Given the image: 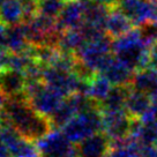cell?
Returning a JSON list of instances; mask_svg holds the SVG:
<instances>
[{"label": "cell", "mask_w": 157, "mask_h": 157, "mask_svg": "<svg viewBox=\"0 0 157 157\" xmlns=\"http://www.w3.org/2000/svg\"><path fill=\"white\" fill-rule=\"evenodd\" d=\"M27 87V78L25 73L7 68L0 73V90L7 97H14L25 94Z\"/></svg>", "instance_id": "8fae6325"}, {"label": "cell", "mask_w": 157, "mask_h": 157, "mask_svg": "<svg viewBox=\"0 0 157 157\" xmlns=\"http://www.w3.org/2000/svg\"><path fill=\"white\" fill-rule=\"evenodd\" d=\"M111 140L105 133H96L78 143V157H106Z\"/></svg>", "instance_id": "30bf717a"}, {"label": "cell", "mask_w": 157, "mask_h": 157, "mask_svg": "<svg viewBox=\"0 0 157 157\" xmlns=\"http://www.w3.org/2000/svg\"><path fill=\"white\" fill-rule=\"evenodd\" d=\"M0 22L6 27L25 23L22 0H5L0 10Z\"/></svg>", "instance_id": "2e32d148"}, {"label": "cell", "mask_w": 157, "mask_h": 157, "mask_svg": "<svg viewBox=\"0 0 157 157\" xmlns=\"http://www.w3.org/2000/svg\"><path fill=\"white\" fill-rule=\"evenodd\" d=\"M65 2L66 0H37V14L58 19Z\"/></svg>", "instance_id": "7402d4cb"}, {"label": "cell", "mask_w": 157, "mask_h": 157, "mask_svg": "<svg viewBox=\"0 0 157 157\" xmlns=\"http://www.w3.org/2000/svg\"><path fill=\"white\" fill-rule=\"evenodd\" d=\"M6 30H7V27L0 22V53L8 52L6 46Z\"/></svg>", "instance_id": "603a6c76"}, {"label": "cell", "mask_w": 157, "mask_h": 157, "mask_svg": "<svg viewBox=\"0 0 157 157\" xmlns=\"http://www.w3.org/2000/svg\"><path fill=\"white\" fill-rule=\"evenodd\" d=\"M86 42H87V38H86V36H84L81 28H78V29H69L60 33L57 46L61 51L76 53L78 50L83 46Z\"/></svg>", "instance_id": "ac0fdd59"}, {"label": "cell", "mask_w": 157, "mask_h": 157, "mask_svg": "<svg viewBox=\"0 0 157 157\" xmlns=\"http://www.w3.org/2000/svg\"><path fill=\"white\" fill-rule=\"evenodd\" d=\"M101 131L103 132L101 106L78 113L63 127L64 134L73 143H80Z\"/></svg>", "instance_id": "277c9868"}, {"label": "cell", "mask_w": 157, "mask_h": 157, "mask_svg": "<svg viewBox=\"0 0 157 157\" xmlns=\"http://www.w3.org/2000/svg\"><path fill=\"white\" fill-rule=\"evenodd\" d=\"M40 157H44V156H40Z\"/></svg>", "instance_id": "1f68e13d"}, {"label": "cell", "mask_w": 157, "mask_h": 157, "mask_svg": "<svg viewBox=\"0 0 157 157\" xmlns=\"http://www.w3.org/2000/svg\"><path fill=\"white\" fill-rule=\"evenodd\" d=\"M131 91H132L131 86H113L106 98L101 103V109L110 111L125 110L126 102Z\"/></svg>", "instance_id": "e0dca14e"}, {"label": "cell", "mask_w": 157, "mask_h": 157, "mask_svg": "<svg viewBox=\"0 0 157 157\" xmlns=\"http://www.w3.org/2000/svg\"><path fill=\"white\" fill-rule=\"evenodd\" d=\"M116 7L128 16L135 27H143L154 21L156 0H119Z\"/></svg>", "instance_id": "8992f818"}, {"label": "cell", "mask_w": 157, "mask_h": 157, "mask_svg": "<svg viewBox=\"0 0 157 157\" xmlns=\"http://www.w3.org/2000/svg\"><path fill=\"white\" fill-rule=\"evenodd\" d=\"M101 74H103L112 86H131L135 72L113 57Z\"/></svg>", "instance_id": "4fadbf2b"}, {"label": "cell", "mask_w": 157, "mask_h": 157, "mask_svg": "<svg viewBox=\"0 0 157 157\" xmlns=\"http://www.w3.org/2000/svg\"><path fill=\"white\" fill-rule=\"evenodd\" d=\"M5 124L14 128L22 137L36 143L49 134L53 127L49 118L35 110L25 94L8 97L2 109Z\"/></svg>", "instance_id": "6da1fadb"}, {"label": "cell", "mask_w": 157, "mask_h": 157, "mask_svg": "<svg viewBox=\"0 0 157 157\" xmlns=\"http://www.w3.org/2000/svg\"><path fill=\"white\" fill-rule=\"evenodd\" d=\"M151 45L143 36L142 28L135 27L126 35L113 40L112 51L118 60L137 72L149 67Z\"/></svg>", "instance_id": "7a4b0ae2"}, {"label": "cell", "mask_w": 157, "mask_h": 157, "mask_svg": "<svg viewBox=\"0 0 157 157\" xmlns=\"http://www.w3.org/2000/svg\"><path fill=\"white\" fill-rule=\"evenodd\" d=\"M157 86V71L154 68H144L141 71H137L134 74V78L132 80V87L133 90L141 91L150 95L152 90L156 88Z\"/></svg>", "instance_id": "ffe728a7"}, {"label": "cell", "mask_w": 157, "mask_h": 157, "mask_svg": "<svg viewBox=\"0 0 157 157\" xmlns=\"http://www.w3.org/2000/svg\"><path fill=\"white\" fill-rule=\"evenodd\" d=\"M0 141L10 150L12 157H40L36 143L22 137L8 124L0 129Z\"/></svg>", "instance_id": "ba28073f"}, {"label": "cell", "mask_w": 157, "mask_h": 157, "mask_svg": "<svg viewBox=\"0 0 157 157\" xmlns=\"http://www.w3.org/2000/svg\"><path fill=\"white\" fill-rule=\"evenodd\" d=\"M152 146H154V147H155V149H156V151H157V140H156V142L154 143V144H152Z\"/></svg>", "instance_id": "f546056e"}, {"label": "cell", "mask_w": 157, "mask_h": 157, "mask_svg": "<svg viewBox=\"0 0 157 157\" xmlns=\"http://www.w3.org/2000/svg\"><path fill=\"white\" fill-rule=\"evenodd\" d=\"M4 1H5V0H0V10H1V6L4 4Z\"/></svg>", "instance_id": "4dcf8cb0"}, {"label": "cell", "mask_w": 157, "mask_h": 157, "mask_svg": "<svg viewBox=\"0 0 157 157\" xmlns=\"http://www.w3.org/2000/svg\"><path fill=\"white\" fill-rule=\"evenodd\" d=\"M134 28H135L134 23L121 10H118L117 7L111 8L105 25V31L108 36H110L112 39H117L129 33Z\"/></svg>", "instance_id": "7c38bea8"}, {"label": "cell", "mask_w": 157, "mask_h": 157, "mask_svg": "<svg viewBox=\"0 0 157 157\" xmlns=\"http://www.w3.org/2000/svg\"><path fill=\"white\" fill-rule=\"evenodd\" d=\"M81 1H83V2H87V1L96 2V4H99V5L108 6L110 8H114L118 5V1L119 0H81Z\"/></svg>", "instance_id": "484cf974"}, {"label": "cell", "mask_w": 157, "mask_h": 157, "mask_svg": "<svg viewBox=\"0 0 157 157\" xmlns=\"http://www.w3.org/2000/svg\"><path fill=\"white\" fill-rule=\"evenodd\" d=\"M25 95L30 105L46 118H51L64 101V96L43 81H27Z\"/></svg>", "instance_id": "3957f363"}, {"label": "cell", "mask_w": 157, "mask_h": 157, "mask_svg": "<svg viewBox=\"0 0 157 157\" xmlns=\"http://www.w3.org/2000/svg\"><path fill=\"white\" fill-rule=\"evenodd\" d=\"M7 96H6L5 94L2 93L1 90H0V110H2L4 109V106H5L6 104V101H7Z\"/></svg>", "instance_id": "83f0119b"}, {"label": "cell", "mask_w": 157, "mask_h": 157, "mask_svg": "<svg viewBox=\"0 0 157 157\" xmlns=\"http://www.w3.org/2000/svg\"><path fill=\"white\" fill-rule=\"evenodd\" d=\"M8 52H5V53H0V73H2L5 69H7V66H6V54Z\"/></svg>", "instance_id": "4316f807"}, {"label": "cell", "mask_w": 157, "mask_h": 157, "mask_svg": "<svg viewBox=\"0 0 157 157\" xmlns=\"http://www.w3.org/2000/svg\"><path fill=\"white\" fill-rule=\"evenodd\" d=\"M4 124H5V121H4V117H2V110H0V129L2 128Z\"/></svg>", "instance_id": "f1b7e54d"}, {"label": "cell", "mask_w": 157, "mask_h": 157, "mask_svg": "<svg viewBox=\"0 0 157 157\" xmlns=\"http://www.w3.org/2000/svg\"><path fill=\"white\" fill-rule=\"evenodd\" d=\"M84 5H86V10H84V25L105 31L106 20H108L109 15H110L111 8L108 7V6L99 5V4L90 2V1L84 2Z\"/></svg>", "instance_id": "9a60e30c"}, {"label": "cell", "mask_w": 157, "mask_h": 157, "mask_svg": "<svg viewBox=\"0 0 157 157\" xmlns=\"http://www.w3.org/2000/svg\"><path fill=\"white\" fill-rule=\"evenodd\" d=\"M149 67L157 71V40L150 48V63H149Z\"/></svg>", "instance_id": "d4e9b609"}, {"label": "cell", "mask_w": 157, "mask_h": 157, "mask_svg": "<svg viewBox=\"0 0 157 157\" xmlns=\"http://www.w3.org/2000/svg\"><path fill=\"white\" fill-rule=\"evenodd\" d=\"M23 23L7 27L6 30V46L10 53H23L30 48Z\"/></svg>", "instance_id": "5bb4252c"}, {"label": "cell", "mask_w": 157, "mask_h": 157, "mask_svg": "<svg viewBox=\"0 0 157 157\" xmlns=\"http://www.w3.org/2000/svg\"><path fill=\"white\" fill-rule=\"evenodd\" d=\"M137 157H157V151L154 146H144L143 144Z\"/></svg>", "instance_id": "cb8c5ba5"}, {"label": "cell", "mask_w": 157, "mask_h": 157, "mask_svg": "<svg viewBox=\"0 0 157 157\" xmlns=\"http://www.w3.org/2000/svg\"><path fill=\"white\" fill-rule=\"evenodd\" d=\"M40 156L44 157H78V147L58 129L51 132L36 142Z\"/></svg>", "instance_id": "5b68a950"}, {"label": "cell", "mask_w": 157, "mask_h": 157, "mask_svg": "<svg viewBox=\"0 0 157 157\" xmlns=\"http://www.w3.org/2000/svg\"><path fill=\"white\" fill-rule=\"evenodd\" d=\"M86 5L81 0H66L65 6L57 19V27L60 33L69 29H78L84 25Z\"/></svg>", "instance_id": "9c48e42d"}, {"label": "cell", "mask_w": 157, "mask_h": 157, "mask_svg": "<svg viewBox=\"0 0 157 157\" xmlns=\"http://www.w3.org/2000/svg\"><path fill=\"white\" fill-rule=\"evenodd\" d=\"M151 105V98L148 94L136 91V90L132 89V91L127 98L125 110L132 118L140 119L142 117L143 113L146 112Z\"/></svg>", "instance_id": "d6986e66"}, {"label": "cell", "mask_w": 157, "mask_h": 157, "mask_svg": "<svg viewBox=\"0 0 157 157\" xmlns=\"http://www.w3.org/2000/svg\"><path fill=\"white\" fill-rule=\"evenodd\" d=\"M102 121L103 133L110 137V140H120L131 135L133 118L126 110H102Z\"/></svg>", "instance_id": "52a82bcc"}, {"label": "cell", "mask_w": 157, "mask_h": 157, "mask_svg": "<svg viewBox=\"0 0 157 157\" xmlns=\"http://www.w3.org/2000/svg\"><path fill=\"white\" fill-rule=\"evenodd\" d=\"M112 89V84L103 74L96 73L88 81L87 96L101 104Z\"/></svg>", "instance_id": "44dd1931"}]
</instances>
